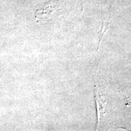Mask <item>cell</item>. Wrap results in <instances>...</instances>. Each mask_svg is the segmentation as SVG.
I'll list each match as a JSON object with an SVG mask.
<instances>
[{
    "label": "cell",
    "instance_id": "cell-1",
    "mask_svg": "<svg viewBox=\"0 0 131 131\" xmlns=\"http://www.w3.org/2000/svg\"><path fill=\"white\" fill-rule=\"evenodd\" d=\"M63 1L64 0H49L42 4L36 10V18L41 21L49 19L55 13L61 10Z\"/></svg>",
    "mask_w": 131,
    "mask_h": 131
},
{
    "label": "cell",
    "instance_id": "cell-3",
    "mask_svg": "<svg viewBox=\"0 0 131 131\" xmlns=\"http://www.w3.org/2000/svg\"><path fill=\"white\" fill-rule=\"evenodd\" d=\"M113 1H114V0H111V2H112Z\"/></svg>",
    "mask_w": 131,
    "mask_h": 131
},
{
    "label": "cell",
    "instance_id": "cell-2",
    "mask_svg": "<svg viewBox=\"0 0 131 131\" xmlns=\"http://www.w3.org/2000/svg\"><path fill=\"white\" fill-rule=\"evenodd\" d=\"M95 98L96 104V109H97L98 112V124H100L101 123L103 122V117L104 115L106 114L105 112V105H104V102L103 100V96L101 95L100 92H95Z\"/></svg>",
    "mask_w": 131,
    "mask_h": 131
}]
</instances>
